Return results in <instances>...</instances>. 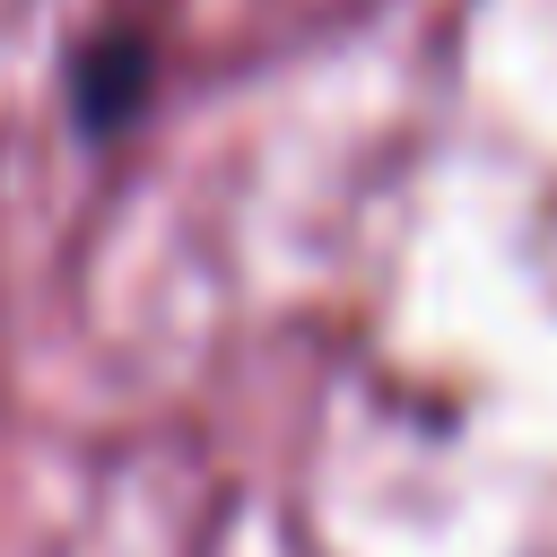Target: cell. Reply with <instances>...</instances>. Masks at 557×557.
<instances>
[{
    "instance_id": "obj_1",
    "label": "cell",
    "mask_w": 557,
    "mask_h": 557,
    "mask_svg": "<svg viewBox=\"0 0 557 557\" xmlns=\"http://www.w3.org/2000/svg\"><path fill=\"white\" fill-rule=\"evenodd\" d=\"M148 78H157V52H148V35H87L78 52H70V122L87 131V139H113V131H131L139 122V104H148Z\"/></svg>"
}]
</instances>
